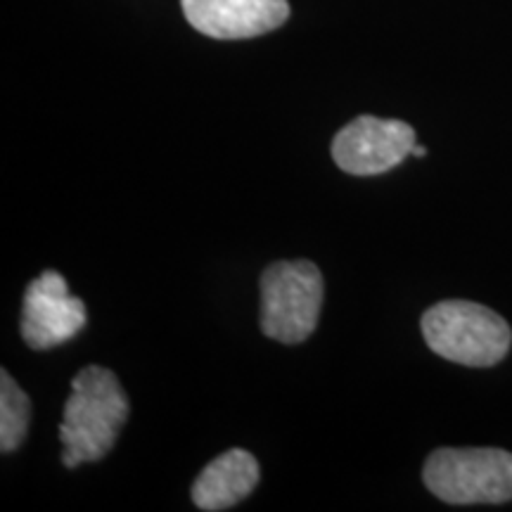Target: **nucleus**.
I'll return each mask as SVG.
<instances>
[{"label": "nucleus", "mask_w": 512, "mask_h": 512, "mask_svg": "<svg viewBox=\"0 0 512 512\" xmlns=\"http://www.w3.org/2000/svg\"><path fill=\"white\" fill-rule=\"evenodd\" d=\"M31 401L8 370L0 373V451L12 453L29 432Z\"/></svg>", "instance_id": "nucleus-9"}, {"label": "nucleus", "mask_w": 512, "mask_h": 512, "mask_svg": "<svg viewBox=\"0 0 512 512\" xmlns=\"http://www.w3.org/2000/svg\"><path fill=\"white\" fill-rule=\"evenodd\" d=\"M181 5L192 29L219 41L264 36L290 17L287 0H181Z\"/></svg>", "instance_id": "nucleus-7"}, {"label": "nucleus", "mask_w": 512, "mask_h": 512, "mask_svg": "<svg viewBox=\"0 0 512 512\" xmlns=\"http://www.w3.org/2000/svg\"><path fill=\"white\" fill-rule=\"evenodd\" d=\"M413 155H415V157H425L427 150H425V147H422V145H415V147H413Z\"/></svg>", "instance_id": "nucleus-10"}, {"label": "nucleus", "mask_w": 512, "mask_h": 512, "mask_svg": "<svg viewBox=\"0 0 512 512\" xmlns=\"http://www.w3.org/2000/svg\"><path fill=\"white\" fill-rule=\"evenodd\" d=\"M323 275L313 261H275L261 275V330L280 344H299L316 330Z\"/></svg>", "instance_id": "nucleus-4"}, {"label": "nucleus", "mask_w": 512, "mask_h": 512, "mask_svg": "<svg viewBox=\"0 0 512 512\" xmlns=\"http://www.w3.org/2000/svg\"><path fill=\"white\" fill-rule=\"evenodd\" d=\"M427 489L451 505L512 501V453L503 448H439L422 470Z\"/></svg>", "instance_id": "nucleus-3"}, {"label": "nucleus", "mask_w": 512, "mask_h": 512, "mask_svg": "<svg viewBox=\"0 0 512 512\" xmlns=\"http://www.w3.org/2000/svg\"><path fill=\"white\" fill-rule=\"evenodd\" d=\"M86 304L69 294V287L57 271L41 273L29 283L22 304V337L27 347L46 351L79 335L86 328Z\"/></svg>", "instance_id": "nucleus-6"}, {"label": "nucleus", "mask_w": 512, "mask_h": 512, "mask_svg": "<svg viewBox=\"0 0 512 512\" xmlns=\"http://www.w3.org/2000/svg\"><path fill=\"white\" fill-rule=\"evenodd\" d=\"M415 131L406 121L358 117L332 140V159L351 176L387 174L413 155Z\"/></svg>", "instance_id": "nucleus-5"}, {"label": "nucleus", "mask_w": 512, "mask_h": 512, "mask_svg": "<svg viewBox=\"0 0 512 512\" xmlns=\"http://www.w3.org/2000/svg\"><path fill=\"white\" fill-rule=\"evenodd\" d=\"M259 484V463L245 448H230L204 467L192 484V503L200 510L221 512L235 508Z\"/></svg>", "instance_id": "nucleus-8"}, {"label": "nucleus", "mask_w": 512, "mask_h": 512, "mask_svg": "<svg viewBox=\"0 0 512 512\" xmlns=\"http://www.w3.org/2000/svg\"><path fill=\"white\" fill-rule=\"evenodd\" d=\"M422 337L434 354L467 368H491L508 356L510 325L475 302H439L422 316Z\"/></svg>", "instance_id": "nucleus-2"}, {"label": "nucleus", "mask_w": 512, "mask_h": 512, "mask_svg": "<svg viewBox=\"0 0 512 512\" xmlns=\"http://www.w3.org/2000/svg\"><path fill=\"white\" fill-rule=\"evenodd\" d=\"M128 399L117 375L102 366H88L72 380V396L64 403L60 439L62 465L74 470L105 458L117 444L128 420Z\"/></svg>", "instance_id": "nucleus-1"}]
</instances>
